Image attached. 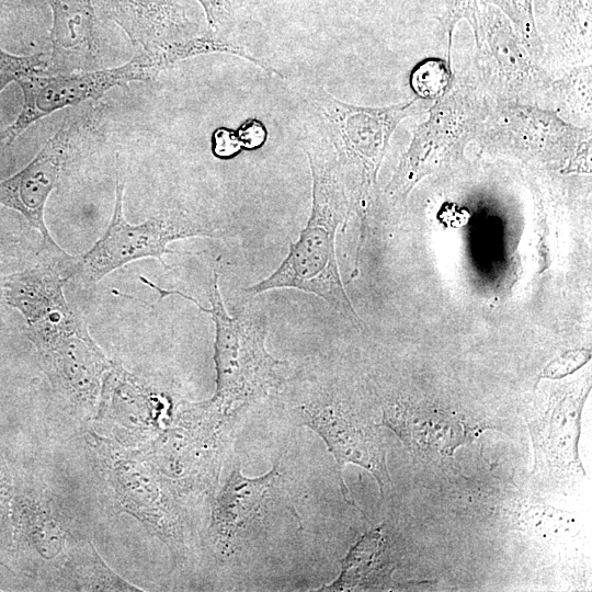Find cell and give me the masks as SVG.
Listing matches in <instances>:
<instances>
[{
    "mask_svg": "<svg viewBox=\"0 0 592 592\" xmlns=\"http://www.w3.org/2000/svg\"><path fill=\"white\" fill-rule=\"evenodd\" d=\"M296 452L281 449L272 468L258 477H247L232 465L225 482L210 502L203 545L217 566L231 570L262 569L289 548L303 547L309 528L305 524L307 489L305 465Z\"/></svg>",
    "mask_w": 592,
    "mask_h": 592,
    "instance_id": "obj_1",
    "label": "cell"
},
{
    "mask_svg": "<svg viewBox=\"0 0 592 592\" xmlns=\"http://www.w3.org/2000/svg\"><path fill=\"white\" fill-rule=\"evenodd\" d=\"M64 265L39 261L7 274L1 282L4 306L24 318L26 335L53 388L84 415L98 411L102 384L113 363L89 333L83 316L66 299Z\"/></svg>",
    "mask_w": 592,
    "mask_h": 592,
    "instance_id": "obj_2",
    "label": "cell"
},
{
    "mask_svg": "<svg viewBox=\"0 0 592 592\" xmlns=\"http://www.w3.org/2000/svg\"><path fill=\"white\" fill-rule=\"evenodd\" d=\"M292 428L305 426L317 433L335 460L340 491L345 503L357 508L342 471L346 464L367 470L386 497L391 485L386 444L379 423L351 398L329 360L308 361L287 376L272 398Z\"/></svg>",
    "mask_w": 592,
    "mask_h": 592,
    "instance_id": "obj_3",
    "label": "cell"
},
{
    "mask_svg": "<svg viewBox=\"0 0 592 592\" xmlns=\"http://www.w3.org/2000/svg\"><path fill=\"white\" fill-rule=\"evenodd\" d=\"M140 281L153 288L160 299L178 295L210 316L215 326L216 388L205 401L224 419L237 426L253 406L270 400L280 391L287 378L285 371L288 362L275 358L266 349V311L248 299L235 315H229L223 301L216 270L209 287V308L180 291L161 288L144 276H140Z\"/></svg>",
    "mask_w": 592,
    "mask_h": 592,
    "instance_id": "obj_4",
    "label": "cell"
},
{
    "mask_svg": "<svg viewBox=\"0 0 592 592\" xmlns=\"http://www.w3.org/2000/svg\"><path fill=\"white\" fill-rule=\"evenodd\" d=\"M304 149L312 179L308 221L298 239L291 242L276 270L243 289V294L251 299L273 289L301 291L321 298L342 316L361 323L345 293L337 261V230L346 213L335 161L327 155L325 139L322 143L309 141Z\"/></svg>",
    "mask_w": 592,
    "mask_h": 592,
    "instance_id": "obj_5",
    "label": "cell"
},
{
    "mask_svg": "<svg viewBox=\"0 0 592 592\" xmlns=\"http://www.w3.org/2000/svg\"><path fill=\"white\" fill-rule=\"evenodd\" d=\"M235 430L205 400L182 401L173 424L134 452L186 505L212 502Z\"/></svg>",
    "mask_w": 592,
    "mask_h": 592,
    "instance_id": "obj_6",
    "label": "cell"
},
{
    "mask_svg": "<svg viewBox=\"0 0 592 592\" xmlns=\"http://www.w3.org/2000/svg\"><path fill=\"white\" fill-rule=\"evenodd\" d=\"M90 445L114 501L140 521L183 565L196 547L187 505L178 499L134 449L95 433Z\"/></svg>",
    "mask_w": 592,
    "mask_h": 592,
    "instance_id": "obj_7",
    "label": "cell"
},
{
    "mask_svg": "<svg viewBox=\"0 0 592 592\" xmlns=\"http://www.w3.org/2000/svg\"><path fill=\"white\" fill-rule=\"evenodd\" d=\"M124 183L116 173L115 203L103 236L67 265V281L93 285L113 271L140 259H157L164 269L167 254L184 253L168 247L179 239L218 237L219 228L206 217L180 208H168L140 224H130L123 213Z\"/></svg>",
    "mask_w": 592,
    "mask_h": 592,
    "instance_id": "obj_8",
    "label": "cell"
},
{
    "mask_svg": "<svg viewBox=\"0 0 592 592\" xmlns=\"http://www.w3.org/2000/svg\"><path fill=\"white\" fill-rule=\"evenodd\" d=\"M158 72L141 57H134L114 68L60 73L34 72L20 78L23 101L16 118L0 133V147L11 145L34 122L58 110L88 100H99L115 87L146 81Z\"/></svg>",
    "mask_w": 592,
    "mask_h": 592,
    "instance_id": "obj_9",
    "label": "cell"
},
{
    "mask_svg": "<svg viewBox=\"0 0 592 592\" xmlns=\"http://www.w3.org/2000/svg\"><path fill=\"white\" fill-rule=\"evenodd\" d=\"M90 117L77 114L65 119L38 153L20 171L0 182V205L21 214L42 237L44 249L64 250L53 239L45 219V206L50 193L75 153L89 136Z\"/></svg>",
    "mask_w": 592,
    "mask_h": 592,
    "instance_id": "obj_10",
    "label": "cell"
},
{
    "mask_svg": "<svg viewBox=\"0 0 592 592\" xmlns=\"http://www.w3.org/2000/svg\"><path fill=\"white\" fill-rule=\"evenodd\" d=\"M181 402L113 363L103 379L96 419L114 424L115 435L122 437L118 444L139 447L173 424Z\"/></svg>",
    "mask_w": 592,
    "mask_h": 592,
    "instance_id": "obj_11",
    "label": "cell"
},
{
    "mask_svg": "<svg viewBox=\"0 0 592 592\" xmlns=\"http://www.w3.org/2000/svg\"><path fill=\"white\" fill-rule=\"evenodd\" d=\"M99 18L116 23L135 55L157 72L175 65L178 46L196 36V25L174 0H92Z\"/></svg>",
    "mask_w": 592,
    "mask_h": 592,
    "instance_id": "obj_12",
    "label": "cell"
},
{
    "mask_svg": "<svg viewBox=\"0 0 592 592\" xmlns=\"http://www.w3.org/2000/svg\"><path fill=\"white\" fill-rule=\"evenodd\" d=\"M587 389L576 387L550 396L527 415L534 449V474L553 482L585 475L578 453Z\"/></svg>",
    "mask_w": 592,
    "mask_h": 592,
    "instance_id": "obj_13",
    "label": "cell"
},
{
    "mask_svg": "<svg viewBox=\"0 0 592 592\" xmlns=\"http://www.w3.org/2000/svg\"><path fill=\"white\" fill-rule=\"evenodd\" d=\"M52 53L44 73L99 69L104 27L92 0H48Z\"/></svg>",
    "mask_w": 592,
    "mask_h": 592,
    "instance_id": "obj_14",
    "label": "cell"
},
{
    "mask_svg": "<svg viewBox=\"0 0 592 592\" xmlns=\"http://www.w3.org/2000/svg\"><path fill=\"white\" fill-rule=\"evenodd\" d=\"M379 423L395 432L414 457L436 453L452 456L470 439L471 429L462 420L439 411H422L400 396L385 397Z\"/></svg>",
    "mask_w": 592,
    "mask_h": 592,
    "instance_id": "obj_15",
    "label": "cell"
},
{
    "mask_svg": "<svg viewBox=\"0 0 592 592\" xmlns=\"http://www.w3.org/2000/svg\"><path fill=\"white\" fill-rule=\"evenodd\" d=\"M19 531L34 558L47 571L60 576L75 545L57 509L43 491L27 492L18 502Z\"/></svg>",
    "mask_w": 592,
    "mask_h": 592,
    "instance_id": "obj_16",
    "label": "cell"
},
{
    "mask_svg": "<svg viewBox=\"0 0 592 592\" xmlns=\"http://www.w3.org/2000/svg\"><path fill=\"white\" fill-rule=\"evenodd\" d=\"M390 545L384 525L358 537L341 559L339 576L319 591H362L384 588L394 571Z\"/></svg>",
    "mask_w": 592,
    "mask_h": 592,
    "instance_id": "obj_17",
    "label": "cell"
},
{
    "mask_svg": "<svg viewBox=\"0 0 592 592\" xmlns=\"http://www.w3.org/2000/svg\"><path fill=\"white\" fill-rule=\"evenodd\" d=\"M60 578L78 591H140L114 572L91 542L75 547Z\"/></svg>",
    "mask_w": 592,
    "mask_h": 592,
    "instance_id": "obj_18",
    "label": "cell"
},
{
    "mask_svg": "<svg viewBox=\"0 0 592 592\" xmlns=\"http://www.w3.org/2000/svg\"><path fill=\"white\" fill-rule=\"evenodd\" d=\"M449 83V72L441 59H426L412 71L410 84L412 90L422 98L441 95Z\"/></svg>",
    "mask_w": 592,
    "mask_h": 592,
    "instance_id": "obj_19",
    "label": "cell"
},
{
    "mask_svg": "<svg viewBox=\"0 0 592 592\" xmlns=\"http://www.w3.org/2000/svg\"><path fill=\"white\" fill-rule=\"evenodd\" d=\"M46 68L47 58L42 53L16 56L0 47V92L12 81L34 72H45Z\"/></svg>",
    "mask_w": 592,
    "mask_h": 592,
    "instance_id": "obj_20",
    "label": "cell"
},
{
    "mask_svg": "<svg viewBox=\"0 0 592 592\" xmlns=\"http://www.w3.org/2000/svg\"><path fill=\"white\" fill-rule=\"evenodd\" d=\"M27 248L24 240L7 231H0V276L11 273V267H18L25 259Z\"/></svg>",
    "mask_w": 592,
    "mask_h": 592,
    "instance_id": "obj_21",
    "label": "cell"
},
{
    "mask_svg": "<svg viewBox=\"0 0 592 592\" xmlns=\"http://www.w3.org/2000/svg\"><path fill=\"white\" fill-rule=\"evenodd\" d=\"M202 5L209 33L223 37L232 21V3L230 0H197Z\"/></svg>",
    "mask_w": 592,
    "mask_h": 592,
    "instance_id": "obj_22",
    "label": "cell"
},
{
    "mask_svg": "<svg viewBox=\"0 0 592 592\" xmlns=\"http://www.w3.org/2000/svg\"><path fill=\"white\" fill-rule=\"evenodd\" d=\"M237 132L242 148L254 149L265 141L266 130L258 119H248Z\"/></svg>",
    "mask_w": 592,
    "mask_h": 592,
    "instance_id": "obj_23",
    "label": "cell"
},
{
    "mask_svg": "<svg viewBox=\"0 0 592 592\" xmlns=\"http://www.w3.org/2000/svg\"><path fill=\"white\" fill-rule=\"evenodd\" d=\"M14 1L15 0H0V12L9 5L13 4Z\"/></svg>",
    "mask_w": 592,
    "mask_h": 592,
    "instance_id": "obj_24",
    "label": "cell"
}]
</instances>
